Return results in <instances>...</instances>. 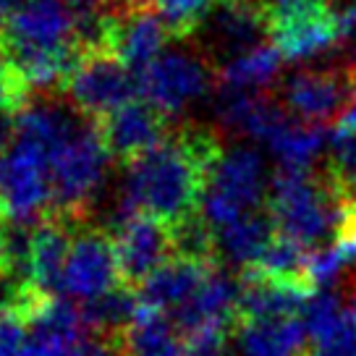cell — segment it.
Listing matches in <instances>:
<instances>
[{"mask_svg": "<svg viewBox=\"0 0 356 356\" xmlns=\"http://www.w3.org/2000/svg\"><path fill=\"white\" fill-rule=\"evenodd\" d=\"M275 236H278V228H275L270 210L246 212L244 218L215 231V252L231 265L246 270L262 259L267 246L275 241Z\"/></svg>", "mask_w": 356, "mask_h": 356, "instance_id": "17", "label": "cell"}, {"mask_svg": "<svg viewBox=\"0 0 356 356\" xmlns=\"http://www.w3.org/2000/svg\"><path fill=\"white\" fill-rule=\"evenodd\" d=\"M348 259H346L343 249L338 241L327 246H320L309 252V262H307V283L312 289H333L338 280L346 275L348 270Z\"/></svg>", "mask_w": 356, "mask_h": 356, "instance_id": "24", "label": "cell"}, {"mask_svg": "<svg viewBox=\"0 0 356 356\" xmlns=\"http://www.w3.org/2000/svg\"><path fill=\"white\" fill-rule=\"evenodd\" d=\"M136 76L139 97L168 118H176L186 105L204 97L218 84V68L189 37H181V44L165 47Z\"/></svg>", "mask_w": 356, "mask_h": 356, "instance_id": "5", "label": "cell"}, {"mask_svg": "<svg viewBox=\"0 0 356 356\" xmlns=\"http://www.w3.org/2000/svg\"><path fill=\"white\" fill-rule=\"evenodd\" d=\"M24 3H26V0H0V24L6 22L11 13L19 11Z\"/></svg>", "mask_w": 356, "mask_h": 356, "instance_id": "28", "label": "cell"}, {"mask_svg": "<svg viewBox=\"0 0 356 356\" xmlns=\"http://www.w3.org/2000/svg\"><path fill=\"white\" fill-rule=\"evenodd\" d=\"M79 309H81V317L89 330L108 335V338H123L136 317L139 299H136V293H131L129 286H118L97 299L81 301Z\"/></svg>", "mask_w": 356, "mask_h": 356, "instance_id": "20", "label": "cell"}, {"mask_svg": "<svg viewBox=\"0 0 356 356\" xmlns=\"http://www.w3.org/2000/svg\"><path fill=\"white\" fill-rule=\"evenodd\" d=\"M228 327H202L184 335L189 356H228Z\"/></svg>", "mask_w": 356, "mask_h": 356, "instance_id": "25", "label": "cell"}, {"mask_svg": "<svg viewBox=\"0 0 356 356\" xmlns=\"http://www.w3.org/2000/svg\"><path fill=\"white\" fill-rule=\"evenodd\" d=\"M74 222L63 218H44L32 228V286L42 293L58 296L63 291V270L71 252Z\"/></svg>", "mask_w": 356, "mask_h": 356, "instance_id": "16", "label": "cell"}, {"mask_svg": "<svg viewBox=\"0 0 356 356\" xmlns=\"http://www.w3.org/2000/svg\"><path fill=\"white\" fill-rule=\"evenodd\" d=\"M267 210L280 236L307 249L338 241L356 225V204L338 191L327 173L278 168L270 178Z\"/></svg>", "mask_w": 356, "mask_h": 356, "instance_id": "2", "label": "cell"}, {"mask_svg": "<svg viewBox=\"0 0 356 356\" xmlns=\"http://www.w3.org/2000/svg\"><path fill=\"white\" fill-rule=\"evenodd\" d=\"M236 356H309L312 338L301 317H262L234 323Z\"/></svg>", "mask_w": 356, "mask_h": 356, "instance_id": "15", "label": "cell"}, {"mask_svg": "<svg viewBox=\"0 0 356 356\" xmlns=\"http://www.w3.org/2000/svg\"><path fill=\"white\" fill-rule=\"evenodd\" d=\"M327 168L325 173L330 176L338 191L346 200L356 204V134L335 123L327 139Z\"/></svg>", "mask_w": 356, "mask_h": 356, "instance_id": "22", "label": "cell"}, {"mask_svg": "<svg viewBox=\"0 0 356 356\" xmlns=\"http://www.w3.org/2000/svg\"><path fill=\"white\" fill-rule=\"evenodd\" d=\"M286 58L275 42H262L249 53L218 66V87L236 89V92H265L275 84L283 71Z\"/></svg>", "mask_w": 356, "mask_h": 356, "instance_id": "18", "label": "cell"}, {"mask_svg": "<svg viewBox=\"0 0 356 356\" xmlns=\"http://www.w3.org/2000/svg\"><path fill=\"white\" fill-rule=\"evenodd\" d=\"M270 40L278 44V50L289 63L312 60L323 53H330L343 42L333 16L325 6L273 22L270 24Z\"/></svg>", "mask_w": 356, "mask_h": 356, "instance_id": "14", "label": "cell"}, {"mask_svg": "<svg viewBox=\"0 0 356 356\" xmlns=\"http://www.w3.org/2000/svg\"><path fill=\"white\" fill-rule=\"evenodd\" d=\"M26 97H29L26 84H24L22 76L11 68V63L0 56V108L19 111Z\"/></svg>", "mask_w": 356, "mask_h": 356, "instance_id": "26", "label": "cell"}, {"mask_svg": "<svg viewBox=\"0 0 356 356\" xmlns=\"http://www.w3.org/2000/svg\"><path fill=\"white\" fill-rule=\"evenodd\" d=\"M0 47L6 60L81 50L74 0H26L0 24Z\"/></svg>", "mask_w": 356, "mask_h": 356, "instance_id": "6", "label": "cell"}, {"mask_svg": "<svg viewBox=\"0 0 356 356\" xmlns=\"http://www.w3.org/2000/svg\"><path fill=\"white\" fill-rule=\"evenodd\" d=\"M111 160L100 121L76 111L63 134L47 149L50 186H53V212L50 218L79 225L92 197L97 194Z\"/></svg>", "mask_w": 356, "mask_h": 356, "instance_id": "3", "label": "cell"}, {"mask_svg": "<svg viewBox=\"0 0 356 356\" xmlns=\"http://www.w3.org/2000/svg\"><path fill=\"white\" fill-rule=\"evenodd\" d=\"M356 92V56L327 68H304L283 81L280 100L304 123H338Z\"/></svg>", "mask_w": 356, "mask_h": 356, "instance_id": "7", "label": "cell"}, {"mask_svg": "<svg viewBox=\"0 0 356 356\" xmlns=\"http://www.w3.org/2000/svg\"><path fill=\"white\" fill-rule=\"evenodd\" d=\"M309 356H356V283L341 320L312 341Z\"/></svg>", "mask_w": 356, "mask_h": 356, "instance_id": "23", "label": "cell"}, {"mask_svg": "<svg viewBox=\"0 0 356 356\" xmlns=\"http://www.w3.org/2000/svg\"><path fill=\"white\" fill-rule=\"evenodd\" d=\"M222 142L215 129L176 126L163 142L126 163L115 225L131 215H152L168 225L191 218Z\"/></svg>", "mask_w": 356, "mask_h": 356, "instance_id": "1", "label": "cell"}, {"mask_svg": "<svg viewBox=\"0 0 356 356\" xmlns=\"http://www.w3.org/2000/svg\"><path fill=\"white\" fill-rule=\"evenodd\" d=\"M100 129L111 155L129 163L136 155L147 152L149 147H155L157 142H163L173 129V123L147 100H131L129 105L105 115Z\"/></svg>", "mask_w": 356, "mask_h": 356, "instance_id": "12", "label": "cell"}, {"mask_svg": "<svg viewBox=\"0 0 356 356\" xmlns=\"http://www.w3.org/2000/svg\"><path fill=\"white\" fill-rule=\"evenodd\" d=\"M118 286H126V283L118 270L113 238L97 231L79 234L71 244L66 270H63V293L81 304V301L97 299Z\"/></svg>", "mask_w": 356, "mask_h": 356, "instance_id": "11", "label": "cell"}, {"mask_svg": "<svg viewBox=\"0 0 356 356\" xmlns=\"http://www.w3.org/2000/svg\"><path fill=\"white\" fill-rule=\"evenodd\" d=\"M338 126H343V129H348V131L356 134V92H354V100H351V105H348V111L341 115Z\"/></svg>", "mask_w": 356, "mask_h": 356, "instance_id": "27", "label": "cell"}, {"mask_svg": "<svg viewBox=\"0 0 356 356\" xmlns=\"http://www.w3.org/2000/svg\"><path fill=\"white\" fill-rule=\"evenodd\" d=\"M115 257L129 289H139L160 265L176 257L173 225L152 215H131L115 225Z\"/></svg>", "mask_w": 356, "mask_h": 356, "instance_id": "10", "label": "cell"}, {"mask_svg": "<svg viewBox=\"0 0 356 356\" xmlns=\"http://www.w3.org/2000/svg\"><path fill=\"white\" fill-rule=\"evenodd\" d=\"M325 139H330V131L317 123H304L296 115L286 126H280L267 142V149L275 155L278 168H296V170H312L317 157L323 155Z\"/></svg>", "mask_w": 356, "mask_h": 356, "instance_id": "19", "label": "cell"}, {"mask_svg": "<svg viewBox=\"0 0 356 356\" xmlns=\"http://www.w3.org/2000/svg\"><path fill=\"white\" fill-rule=\"evenodd\" d=\"M165 356H189V351H186V346L181 343L178 348H173V351H170V354H165Z\"/></svg>", "mask_w": 356, "mask_h": 356, "instance_id": "30", "label": "cell"}, {"mask_svg": "<svg viewBox=\"0 0 356 356\" xmlns=\"http://www.w3.org/2000/svg\"><path fill=\"white\" fill-rule=\"evenodd\" d=\"M309 252L307 246H301L293 238L286 236H275V241L267 246L262 259L254 265L262 275L275 280H296V283H307V262H309ZM309 286V283H307Z\"/></svg>", "mask_w": 356, "mask_h": 356, "instance_id": "21", "label": "cell"}, {"mask_svg": "<svg viewBox=\"0 0 356 356\" xmlns=\"http://www.w3.org/2000/svg\"><path fill=\"white\" fill-rule=\"evenodd\" d=\"M63 95L74 108L102 121L139 97V76L108 50L87 53L66 79Z\"/></svg>", "mask_w": 356, "mask_h": 356, "instance_id": "9", "label": "cell"}, {"mask_svg": "<svg viewBox=\"0 0 356 356\" xmlns=\"http://www.w3.org/2000/svg\"><path fill=\"white\" fill-rule=\"evenodd\" d=\"M218 262L194 259V257H170L165 265H160L149 278L136 289V299L145 307L173 314L184 304H189L197 291L204 286Z\"/></svg>", "mask_w": 356, "mask_h": 356, "instance_id": "13", "label": "cell"}, {"mask_svg": "<svg viewBox=\"0 0 356 356\" xmlns=\"http://www.w3.org/2000/svg\"><path fill=\"white\" fill-rule=\"evenodd\" d=\"M6 267V225H3V218H0V270Z\"/></svg>", "mask_w": 356, "mask_h": 356, "instance_id": "29", "label": "cell"}, {"mask_svg": "<svg viewBox=\"0 0 356 356\" xmlns=\"http://www.w3.org/2000/svg\"><path fill=\"white\" fill-rule=\"evenodd\" d=\"M270 194L265 160L254 147H222L220 157L212 163L207 184L200 200V215L212 231L225 228L246 212L262 210Z\"/></svg>", "mask_w": 356, "mask_h": 356, "instance_id": "4", "label": "cell"}, {"mask_svg": "<svg viewBox=\"0 0 356 356\" xmlns=\"http://www.w3.org/2000/svg\"><path fill=\"white\" fill-rule=\"evenodd\" d=\"M189 40L218 68L220 60L228 63L270 40V16L259 0H212Z\"/></svg>", "mask_w": 356, "mask_h": 356, "instance_id": "8", "label": "cell"}]
</instances>
